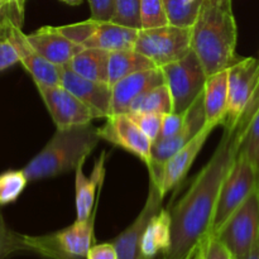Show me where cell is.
I'll return each instance as SVG.
<instances>
[{
    "label": "cell",
    "mask_w": 259,
    "mask_h": 259,
    "mask_svg": "<svg viewBox=\"0 0 259 259\" xmlns=\"http://www.w3.org/2000/svg\"><path fill=\"white\" fill-rule=\"evenodd\" d=\"M259 109V93L239 120L224 125L222 139L186 194L172 206L171 245L163 259H185L210 234L223 184L232 169L247 129Z\"/></svg>",
    "instance_id": "obj_1"
},
{
    "label": "cell",
    "mask_w": 259,
    "mask_h": 259,
    "mask_svg": "<svg viewBox=\"0 0 259 259\" xmlns=\"http://www.w3.org/2000/svg\"><path fill=\"white\" fill-rule=\"evenodd\" d=\"M191 30V50L207 76L228 70L238 60V29L232 0H202Z\"/></svg>",
    "instance_id": "obj_2"
},
{
    "label": "cell",
    "mask_w": 259,
    "mask_h": 259,
    "mask_svg": "<svg viewBox=\"0 0 259 259\" xmlns=\"http://www.w3.org/2000/svg\"><path fill=\"white\" fill-rule=\"evenodd\" d=\"M100 141L98 128L91 123L57 129L42 151L28 162L23 172L28 181L33 182L73 171L85 162Z\"/></svg>",
    "instance_id": "obj_3"
},
{
    "label": "cell",
    "mask_w": 259,
    "mask_h": 259,
    "mask_svg": "<svg viewBox=\"0 0 259 259\" xmlns=\"http://www.w3.org/2000/svg\"><path fill=\"white\" fill-rule=\"evenodd\" d=\"M95 214L96 207L88 220H76L60 232L46 235H24L28 252L37 253L47 259H86L93 245Z\"/></svg>",
    "instance_id": "obj_4"
},
{
    "label": "cell",
    "mask_w": 259,
    "mask_h": 259,
    "mask_svg": "<svg viewBox=\"0 0 259 259\" xmlns=\"http://www.w3.org/2000/svg\"><path fill=\"white\" fill-rule=\"evenodd\" d=\"M258 185L259 167L239 153L223 184L210 234L215 235L222 229L227 220L249 197Z\"/></svg>",
    "instance_id": "obj_5"
},
{
    "label": "cell",
    "mask_w": 259,
    "mask_h": 259,
    "mask_svg": "<svg viewBox=\"0 0 259 259\" xmlns=\"http://www.w3.org/2000/svg\"><path fill=\"white\" fill-rule=\"evenodd\" d=\"M191 27H164L139 29L134 50L152 61L157 67L184 58L191 52Z\"/></svg>",
    "instance_id": "obj_6"
},
{
    "label": "cell",
    "mask_w": 259,
    "mask_h": 259,
    "mask_svg": "<svg viewBox=\"0 0 259 259\" xmlns=\"http://www.w3.org/2000/svg\"><path fill=\"white\" fill-rule=\"evenodd\" d=\"M57 29L68 39L82 46L83 48H99L109 52L134 50V43L139 30L111 20L100 22L91 18L85 22L57 27Z\"/></svg>",
    "instance_id": "obj_7"
},
{
    "label": "cell",
    "mask_w": 259,
    "mask_h": 259,
    "mask_svg": "<svg viewBox=\"0 0 259 259\" xmlns=\"http://www.w3.org/2000/svg\"><path fill=\"white\" fill-rule=\"evenodd\" d=\"M172 98V111H186L204 93L207 73L194 51L161 67Z\"/></svg>",
    "instance_id": "obj_8"
},
{
    "label": "cell",
    "mask_w": 259,
    "mask_h": 259,
    "mask_svg": "<svg viewBox=\"0 0 259 259\" xmlns=\"http://www.w3.org/2000/svg\"><path fill=\"white\" fill-rule=\"evenodd\" d=\"M215 237L224 243L235 259H243L249 253L259 237V185Z\"/></svg>",
    "instance_id": "obj_9"
},
{
    "label": "cell",
    "mask_w": 259,
    "mask_h": 259,
    "mask_svg": "<svg viewBox=\"0 0 259 259\" xmlns=\"http://www.w3.org/2000/svg\"><path fill=\"white\" fill-rule=\"evenodd\" d=\"M228 113L223 126L237 123L259 93V60L238 57L228 68Z\"/></svg>",
    "instance_id": "obj_10"
},
{
    "label": "cell",
    "mask_w": 259,
    "mask_h": 259,
    "mask_svg": "<svg viewBox=\"0 0 259 259\" xmlns=\"http://www.w3.org/2000/svg\"><path fill=\"white\" fill-rule=\"evenodd\" d=\"M206 124L205 114L204 93L195 100L189 108V114L185 125L175 136L168 138L158 139L152 146V163L148 167L149 180L161 184L162 172L166 162L184 146H186Z\"/></svg>",
    "instance_id": "obj_11"
},
{
    "label": "cell",
    "mask_w": 259,
    "mask_h": 259,
    "mask_svg": "<svg viewBox=\"0 0 259 259\" xmlns=\"http://www.w3.org/2000/svg\"><path fill=\"white\" fill-rule=\"evenodd\" d=\"M35 86L57 129L83 125L95 119L93 111L62 85Z\"/></svg>",
    "instance_id": "obj_12"
},
{
    "label": "cell",
    "mask_w": 259,
    "mask_h": 259,
    "mask_svg": "<svg viewBox=\"0 0 259 259\" xmlns=\"http://www.w3.org/2000/svg\"><path fill=\"white\" fill-rule=\"evenodd\" d=\"M98 132L101 139L137 156L147 167L151 166L153 143L128 114L109 116Z\"/></svg>",
    "instance_id": "obj_13"
},
{
    "label": "cell",
    "mask_w": 259,
    "mask_h": 259,
    "mask_svg": "<svg viewBox=\"0 0 259 259\" xmlns=\"http://www.w3.org/2000/svg\"><path fill=\"white\" fill-rule=\"evenodd\" d=\"M163 196L157 182L149 180V191L146 204L133 223L114 238L111 243L118 253V259H144L142 254V239L152 218L162 209Z\"/></svg>",
    "instance_id": "obj_14"
},
{
    "label": "cell",
    "mask_w": 259,
    "mask_h": 259,
    "mask_svg": "<svg viewBox=\"0 0 259 259\" xmlns=\"http://www.w3.org/2000/svg\"><path fill=\"white\" fill-rule=\"evenodd\" d=\"M61 85L82 101L93 111L95 119H106L111 115L113 91L109 83L89 80L68 67H62Z\"/></svg>",
    "instance_id": "obj_15"
},
{
    "label": "cell",
    "mask_w": 259,
    "mask_h": 259,
    "mask_svg": "<svg viewBox=\"0 0 259 259\" xmlns=\"http://www.w3.org/2000/svg\"><path fill=\"white\" fill-rule=\"evenodd\" d=\"M7 38L14 46L18 57H19V62L32 76L34 83L61 85V68L62 67L53 65L43 56H40L30 45L27 34L23 33L22 28L15 25L14 23H10Z\"/></svg>",
    "instance_id": "obj_16"
},
{
    "label": "cell",
    "mask_w": 259,
    "mask_h": 259,
    "mask_svg": "<svg viewBox=\"0 0 259 259\" xmlns=\"http://www.w3.org/2000/svg\"><path fill=\"white\" fill-rule=\"evenodd\" d=\"M217 126L218 125H215V124H205L204 128L186 146L182 147L179 152H176L166 162L163 167V172H162L161 184H159L162 196H166L171 190H174L175 187H177L184 181L187 172L191 168L192 163H194L196 157L201 152L202 147L206 143L209 136Z\"/></svg>",
    "instance_id": "obj_17"
},
{
    "label": "cell",
    "mask_w": 259,
    "mask_h": 259,
    "mask_svg": "<svg viewBox=\"0 0 259 259\" xmlns=\"http://www.w3.org/2000/svg\"><path fill=\"white\" fill-rule=\"evenodd\" d=\"M164 83V76L161 67H154L151 70L139 71L121 78L111 86L113 99H111V115L126 114L131 104L138 96L151 89L157 88ZM110 115V116H111Z\"/></svg>",
    "instance_id": "obj_18"
},
{
    "label": "cell",
    "mask_w": 259,
    "mask_h": 259,
    "mask_svg": "<svg viewBox=\"0 0 259 259\" xmlns=\"http://www.w3.org/2000/svg\"><path fill=\"white\" fill-rule=\"evenodd\" d=\"M27 38L40 56L58 67L67 66L71 60L83 50L82 46L68 39L58 32L57 27L51 25L40 27L30 34H27Z\"/></svg>",
    "instance_id": "obj_19"
},
{
    "label": "cell",
    "mask_w": 259,
    "mask_h": 259,
    "mask_svg": "<svg viewBox=\"0 0 259 259\" xmlns=\"http://www.w3.org/2000/svg\"><path fill=\"white\" fill-rule=\"evenodd\" d=\"M105 156L106 152H103L95 164H94L93 174L90 177L83 174L82 164L75 169V197H76V220L85 222L93 215L96 207L95 197L98 190L101 189L104 177H105Z\"/></svg>",
    "instance_id": "obj_20"
},
{
    "label": "cell",
    "mask_w": 259,
    "mask_h": 259,
    "mask_svg": "<svg viewBox=\"0 0 259 259\" xmlns=\"http://www.w3.org/2000/svg\"><path fill=\"white\" fill-rule=\"evenodd\" d=\"M228 70L219 71L206 78L204 88V105L206 123L223 125L228 113Z\"/></svg>",
    "instance_id": "obj_21"
},
{
    "label": "cell",
    "mask_w": 259,
    "mask_h": 259,
    "mask_svg": "<svg viewBox=\"0 0 259 259\" xmlns=\"http://www.w3.org/2000/svg\"><path fill=\"white\" fill-rule=\"evenodd\" d=\"M171 245V212L161 209L147 225L142 239V254L144 259H154L159 253L164 254Z\"/></svg>",
    "instance_id": "obj_22"
},
{
    "label": "cell",
    "mask_w": 259,
    "mask_h": 259,
    "mask_svg": "<svg viewBox=\"0 0 259 259\" xmlns=\"http://www.w3.org/2000/svg\"><path fill=\"white\" fill-rule=\"evenodd\" d=\"M109 51L99 48H83L65 67H68L89 80L108 83Z\"/></svg>",
    "instance_id": "obj_23"
},
{
    "label": "cell",
    "mask_w": 259,
    "mask_h": 259,
    "mask_svg": "<svg viewBox=\"0 0 259 259\" xmlns=\"http://www.w3.org/2000/svg\"><path fill=\"white\" fill-rule=\"evenodd\" d=\"M157 67L149 58L137 52L136 50L113 51L109 55L108 63V83L113 86L121 78L139 72Z\"/></svg>",
    "instance_id": "obj_24"
},
{
    "label": "cell",
    "mask_w": 259,
    "mask_h": 259,
    "mask_svg": "<svg viewBox=\"0 0 259 259\" xmlns=\"http://www.w3.org/2000/svg\"><path fill=\"white\" fill-rule=\"evenodd\" d=\"M172 111V98L166 83L142 94L129 106L126 114H167Z\"/></svg>",
    "instance_id": "obj_25"
},
{
    "label": "cell",
    "mask_w": 259,
    "mask_h": 259,
    "mask_svg": "<svg viewBox=\"0 0 259 259\" xmlns=\"http://www.w3.org/2000/svg\"><path fill=\"white\" fill-rule=\"evenodd\" d=\"M169 24L177 27H192L202 2L186 4L185 0H163Z\"/></svg>",
    "instance_id": "obj_26"
},
{
    "label": "cell",
    "mask_w": 259,
    "mask_h": 259,
    "mask_svg": "<svg viewBox=\"0 0 259 259\" xmlns=\"http://www.w3.org/2000/svg\"><path fill=\"white\" fill-rule=\"evenodd\" d=\"M28 182L23 169H10L0 175V206L17 201Z\"/></svg>",
    "instance_id": "obj_27"
},
{
    "label": "cell",
    "mask_w": 259,
    "mask_h": 259,
    "mask_svg": "<svg viewBox=\"0 0 259 259\" xmlns=\"http://www.w3.org/2000/svg\"><path fill=\"white\" fill-rule=\"evenodd\" d=\"M163 0H141V29L168 25Z\"/></svg>",
    "instance_id": "obj_28"
},
{
    "label": "cell",
    "mask_w": 259,
    "mask_h": 259,
    "mask_svg": "<svg viewBox=\"0 0 259 259\" xmlns=\"http://www.w3.org/2000/svg\"><path fill=\"white\" fill-rule=\"evenodd\" d=\"M111 22L141 29V0H114Z\"/></svg>",
    "instance_id": "obj_29"
},
{
    "label": "cell",
    "mask_w": 259,
    "mask_h": 259,
    "mask_svg": "<svg viewBox=\"0 0 259 259\" xmlns=\"http://www.w3.org/2000/svg\"><path fill=\"white\" fill-rule=\"evenodd\" d=\"M17 252H28L24 235L8 227L0 210V259L8 258Z\"/></svg>",
    "instance_id": "obj_30"
},
{
    "label": "cell",
    "mask_w": 259,
    "mask_h": 259,
    "mask_svg": "<svg viewBox=\"0 0 259 259\" xmlns=\"http://www.w3.org/2000/svg\"><path fill=\"white\" fill-rule=\"evenodd\" d=\"M239 153L259 167V109L248 126Z\"/></svg>",
    "instance_id": "obj_31"
},
{
    "label": "cell",
    "mask_w": 259,
    "mask_h": 259,
    "mask_svg": "<svg viewBox=\"0 0 259 259\" xmlns=\"http://www.w3.org/2000/svg\"><path fill=\"white\" fill-rule=\"evenodd\" d=\"M128 115L136 121V124L142 129V132L151 139L152 143L158 141L159 136H161L162 120H163V115L162 114L142 113L128 114Z\"/></svg>",
    "instance_id": "obj_32"
},
{
    "label": "cell",
    "mask_w": 259,
    "mask_h": 259,
    "mask_svg": "<svg viewBox=\"0 0 259 259\" xmlns=\"http://www.w3.org/2000/svg\"><path fill=\"white\" fill-rule=\"evenodd\" d=\"M205 259H234L230 250L215 235L209 234L201 242Z\"/></svg>",
    "instance_id": "obj_33"
},
{
    "label": "cell",
    "mask_w": 259,
    "mask_h": 259,
    "mask_svg": "<svg viewBox=\"0 0 259 259\" xmlns=\"http://www.w3.org/2000/svg\"><path fill=\"white\" fill-rule=\"evenodd\" d=\"M187 114H189V109H187L186 111H182V113L169 111V113L163 114V120H162V129L159 139L168 138V137L175 136V134L185 125V123H186Z\"/></svg>",
    "instance_id": "obj_34"
},
{
    "label": "cell",
    "mask_w": 259,
    "mask_h": 259,
    "mask_svg": "<svg viewBox=\"0 0 259 259\" xmlns=\"http://www.w3.org/2000/svg\"><path fill=\"white\" fill-rule=\"evenodd\" d=\"M27 0H0V9L9 22L22 28Z\"/></svg>",
    "instance_id": "obj_35"
},
{
    "label": "cell",
    "mask_w": 259,
    "mask_h": 259,
    "mask_svg": "<svg viewBox=\"0 0 259 259\" xmlns=\"http://www.w3.org/2000/svg\"><path fill=\"white\" fill-rule=\"evenodd\" d=\"M91 10V19L109 22L114 15V0H88Z\"/></svg>",
    "instance_id": "obj_36"
},
{
    "label": "cell",
    "mask_w": 259,
    "mask_h": 259,
    "mask_svg": "<svg viewBox=\"0 0 259 259\" xmlns=\"http://www.w3.org/2000/svg\"><path fill=\"white\" fill-rule=\"evenodd\" d=\"M18 62H19V57L12 42L7 37L0 38V72Z\"/></svg>",
    "instance_id": "obj_37"
},
{
    "label": "cell",
    "mask_w": 259,
    "mask_h": 259,
    "mask_svg": "<svg viewBox=\"0 0 259 259\" xmlns=\"http://www.w3.org/2000/svg\"><path fill=\"white\" fill-rule=\"evenodd\" d=\"M86 259H118L115 247L111 242L91 245Z\"/></svg>",
    "instance_id": "obj_38"
},
{
    "label": "cell",
    "mask_w": 259,
    "mask_h": 259,
    "mask_svg": "<svg viewBox=\"0 0 259 259\" xmlns=\"http://www.w3.org/2000/svg\"><path fill=\"white\" fill-rule=\"evenodd\" d=\"M12 22L5 18V15L3 14L2 9H0V35L2 37H7V33H8V28H9V24Z\"/></svg>",
    "instance_id": "obj_39"
},
{
    "label": "cell",
    "mask_w": 259,
    "mask_h": 259,
    "mask_svg": "<svg viewBox=\"0 0 259 259\" xmlns=\"http://www.w3.org/2000/svg\"><path fill=\"white\" fill-rule=\"evenodd\" d=\"M243 259H259V237L257 238V240H255L252 249L249 250V253H248Z\"/></svg>",
    "instance_id": "obj_40"
},
{
    "label": "cell",
    "mask_w": 259,
    "mask_h": 259,
    "mask_svg": "<svg viewBox=\"0 0 259 259\" xmlns=\"http://www.w3.org/2000/svg\"><path fill=\"white\" fill-rule=\"evenodd\" d=\"M194 259H205L204 252H202V248H201V243H200L199 248H197V250H196V254H195Z\"/></svg>",
    "instance_id": "obj_41"
},
{
    "label": "cell",
    "mask_w": 259,
    "mask_h": 259,
    "mask_svg": "<svg viewBox=\"0 0 259 259\" xmlns=\"http://www.w3.org/2000/svg\"><path fill=\"white\" fill-rule=\"evenodd\" d=\"M61 2L66 3L68 5H72V7H76V5H80L83 0H61Z\"/></svg>",
    "instance_id": "obj_42"
},
{
    "label": "cell",
    "mask_w": 259,
    "mask_h": 259,
    "mask_svg": "<svg viewBox=\"0 0 259 259\" xmlns=\"http://www.w3.org/2000/svg\"><path fill=\"white\" fill-rule=\"evenodd\" d=\"M199 2H202V0H185L186 4H194V3H199Z\"/></svg>",
    "instance_id": "obj_43"
},
{
    "label": "cell",
    "mask_w": 259,
    "mask_h": 259,
    "mask_svg": "<svg viewBox=\"0 0 259 259\" xmlns=\"http://www.w3.org/2000/svg\"><path fill=\"white\" fill-rule=\"evenodd\" d=\"M197 248H199V247H197ZM197 250V249H196ZM196 250H195V252L194 253H191V254H189V255H187V257L186 258H185V259H194V257H195V254H196Z\"/></svg>",
    "instance_id": "obj_44"
},
{
    "label": "cell",
    "mask_w": 259,
    "mask_h": 259,
    "mask_svg": "<svg viewBox=\"0 0 259 259\" xmlns=\"http://www.w3.org/2000/svg\"><path fill=\"white\" fill-rule=\"evenodd\" d=\"M0 38H4V37H2V35H0Z\"/></svg>",
    "instance_id": "obj_45"
},
{
    "label": "cell",
    "mask_w": 259,
    "mask_h": 259,
    "mask_svg": "<svg viewBox=\"0 0 259 259\" xmlns=\"http://www.w3.org/2000/svg\"><path fill=\"white\" fill-rule=\"evenodd\" d=\"M234 259H235V258H234Z\"/></svg>",
    "instance_id": "obj_46"
}]
</instances>
